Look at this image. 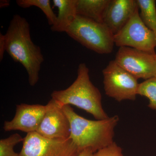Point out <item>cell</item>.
Masks as SVG:
<instances>
[{
  "label": "cell",
  "mask_w": 156,
  "mask_h": 156,
  "mask_svg": "<svg viewBox=\"0 0 156 156\" xmlns=\"http://www.w3.org/2000/svg\"><path fill=\"white\" fill-rule=\"evenodd\" d=\"M47 106V111L36 132L49 139L69 138L70 125L68 118L62 110V106L52 98Z\"/></svg>",
  "instance_id": "9c48e42d"
},
{
  "label": "cell",
  "mask_w": 156,
  "mask_h": 156,
  "mask_svg": "<svg viewBox=\"0 0 156 156\" xmlns=\"http://www.w3.org/2000/svg\"><path fill=\"white\" fill-rule=\"evenodd\" d=\"M10 5V1L8 0H1L0 1V7L1 8H7Z\"/></svg>",
  "instance_id": "44dd1931"
},
{
  "label": "cell",
  "mask_w": 156,
  "mask_h": 156,
  "mask_svg": "<svg viewBox=\"0 0 156 156\" xmlns=\"http://www.w3.org/2000/svg\"><path fill=\"white\" fill-rule=\"evenodd\" d=\"M5 36L6 52L25 68L30 85L34 87L38 82L44 57L41 48L32 41L28 21L20 15H14Z\"/></svg>",
  "instance_id": "6da1fadb"
},
{
  "label": "cell",
  "mask_w": 156,
  "mask_h": 156,
  "mask_svg": "<svg viewBox=\"0 0 156 156\" xmlns=\"http://www.w3.org/2000/svg\"><path fill=\"white\" fill-rule=\"evenodd\" d=\"M109 0H77V15L102 23L104 13Z\"/></svg>",
  "instance_id": "4fadbf2b"
},
{
  "label": "cell",
  "mask_w": 156,
  "mask_h": 156,
  "mask_svg": "<svg viewBox=\"0 0 156 156\" xmlns=\"http://www.w3.org/2000/svg\"><path fill=\"white\" fill-rule=\"evenodd\" d=\"M77 0H53V5L58 9L56 22L51 27L53 32L66 33L77 16Z\"/></svg>",
  "instance_id": "7c38bea8"
},
{
  "label": "cell",
  "mask_w": 156,
  "mask_h": 156,
  "mask_svg": "<svg viewBox=\"0 0 156 156\" xmlns=\"http://www.w3.org/2000/svg\"><path fill=\"white\" fill-rule=\"evenodd\" d=\"M137 95L148 98V106L156 111V76L145 80L139 84Z\"/></svg>",
  "instance_id": "2e32d148"
},
{
  "label": "cell",
  "mask_w": 156,
  "mask_h": 156,
  "mask_svg": "<svg viewBox=\"0 0 156 156\" xmlns=\"http://www.w3.org/2000/svg\"><path fill=\"white\" fill-rule=\"evenodd\" d=\"M24 138L17 133L12 134L0 140V156H19L14 151V147L19 143L23 142Z\"/></svg>",
  "instance_id": "e0dca14e"
},
{
  "label": "cell",
  "mask_w": 156,
  "mask_h": 156,
  "mask_svg": "<svg viewBox=\"0 0 156 156\" xmlns=\"http://www.w3.org/2000/svg\"><path fill=\"white\" fill-rule=\"evenodd\" d=\"M138 9L136 0H109L104 13L102 23L114 36Z\"/></svg>",
  "instance_id": "8fae6325"
},
{
  "label": "cell",
  "mask_w": 156,
  "mask_h": 156,
  "mask_svg": "<svg viewBox=\"0 0 156 156\" xmlns=\"http://www.w3.org/2000/svg\"><path fill=\"white\" fill-rule=\"evenodd\" d=\"M94 153L91 150L87 149L82 151L77 156H93Z\"/></svg>",
  "instance_id": "ffe728a7"
},
{
  "label": "cell",
  "mask_w": 156,
  "mask_h": 156,
  "mask_svg": "<svg viewBox=\"0 0 156 156\" xmlns=\"http://www.w3.org/2000/svg\"><path fill=\"white\" fill-rule=\"evenodd\" d=\"M47 110V105H17L14 118L4 122V130L5 131H20L27 134L36 132Z\"/></svg>",
  "instance_id": "30bf717a"
},
{
  "label": "cell",
  "mask_w": 156,
  "mask_h": 156,
  "mask_svg": "<svg viewBox=\"0 0 156 156\" xmlns=\"http://www.w3.org/2000/svg\"><path fill=\"white\" fill-rule=\"evenodd\" d=\"M6 52V41L5 34H0V61L2 60L4 53Z\"/></svg>",
  "instance_id": "d6986e66"
},
{
  "label": "cell",
  "mask_w": 156,
  "mask_h": 156,
  "mask_svg": "<svg viewBox=\"0 0 156 156\" xmlns=\"http://www.w3.org/2000/svg\"><path fill=\"white\" fill-rule=\"evenodd\" d=\"M66 33L95 53L109 54L113 50L114 35L103 23L77 15Z\"/></svg>",
  "instance_id": "277c9868"
},
{
  "label": "cell",
  "mask_w": 156,
  "mask_h": 156,
  "mask_svg": "<svg viewBox=\"0 0 156 156\" xmlns=\"http://www.w3.org/2000/svg\"><path fill=\"white\" fill-rule=\"evenodd\" d=\"M70 138L51 139L36 132L27 134L19 156H77L80 153Z\"/></svg>",
  "instance_id": "52a82bcc"
},
{
  "label": "cell",
  "mask_w": 156,
  "mask_h": 156,
  "mask_svg": "<svg viewBox=\"0 0 156 156\" xmlns=\"http://www.w3.org/2000/svg\"><path fill=\"white\" fill-rule=\"evenodd\" d=\"M105 94L119 102L134 101L137 95V79L112 60L102 71Z\"/></svg>",
  "instance_id": "8992f818"
},
{
  "label": "cell",
  "mask_w": 156,
  "mask_h": 156,
  "mask_svg": "<svg viewBox=\"0 0 156 156\" xmlns=\"http://www.w3.org/2000/svg\"><path fill=\"white\" fill-rule=\"evenodd\" d=\"M137 9L119 32L114 36L115 44L126 47L156 55V38L154 33L144 24Z\"/></svg>",
  "instance_id": "5b68a950"
},
{
  "label": "cell",
  "mask_w": 156,
  "mask_h": 156,
  "mask_svg": "<svg viewBox=\"0 0 156 156\" xmlns=\"http://www.w3.org/2000/svg\"><path fill=\"white\" fill-rule=\"evenodd\" d=\"M140 17L145 25L154 34L156 38V6L154 0H136Z\"/></svg>",
  "instance_id": "5bb4252c"
},
{
  "label": "cell",
  "mask_w": 156,
  "mask_h": 156,
  "mask_svg": "<svg viewBox=\"0 0 156 156\" xmlns=\"http://www.w3.org/2000/svg\"><path fill=\"white\" fill-rule=\"evenodd\" d=\"M114 60L137 80L156 76V55L129 47H120Z\"/></svg>",
  "instance_id": "ba28073f"
},
{
  "label": "cell",
  "mask_w": 156,
  "mask_h": 156,
  "mask_svg": "<svg viewBox=\"0 0 156 156\" xmlns=\"http://www.w3.org/2000/svg\"><path fill=\"white\" fill-rule=\"evenodd\" d=\"M62 110L69 121V138L80 152L89 149L94 153L114 142L115 129L119 120L118 116L91 120L79 115L70 105H64Z\"/></svg>",
  "instance_id": "7a4b0ae2"
},
{
  "label": "cell",
  "mask_w": 156,
  "mask_h": 156,
  "mask_svg": "<svg viewBox=\"0 0 156 156\" xmlns=\"http://www.w3.org/2000/svg\"></svg>",
  "instance_id": "7402d4cb"
},
{
  "label": "cell",
  "mask_w": 156,
  "mask_h": 156,
  "mask_svg": "<svg viewBox=\"0 0 156 156\" xmlns=\"http://www.w3.org/2000/svg\"><path fill=\"white\" fill-rule=\"evenodd\" d=\"M17 5L23 9L34 6L39 8L46 15L49 25L52 26L56 22L57 16L53 12L49 0H17Z\"/></svg>",
  "instance_id": "9a60e30c"
},
{
  "label": "cell",
  "mask_w": 156,
  "mask_h": 156,
  "mask_svg": "<svg viewBox=\"0 0 156 156\" xmlns=\"http://www.w3.org/2000/svg\"><path fill=\"white\" fill-rule=\"evenodd\" d=\"M89 72L85 63L79 64L74 82L67 89L53 91L51 98L61 106L73 105L83 110L95 119H105L109 117L102 108L101 94L90 80Z\"/></svg>",
  "instance_id": "3957f363"
},
{
  "label": "cell",
  "mask_w": 156,
  "mask_h": 156,
  "mask_svg": "<svg viewBox=\"0 0 156 156\" xmlns=\"http://www.w3.org/2000/svg\"><path fill=\"white\" fill-rule=\"evenodd\" d=\"M93 156H124L122 148L113 142L108 146L94 153Z\"/></svg>",
  "instance_id": "ac0fdd59"
}]
</instances>
